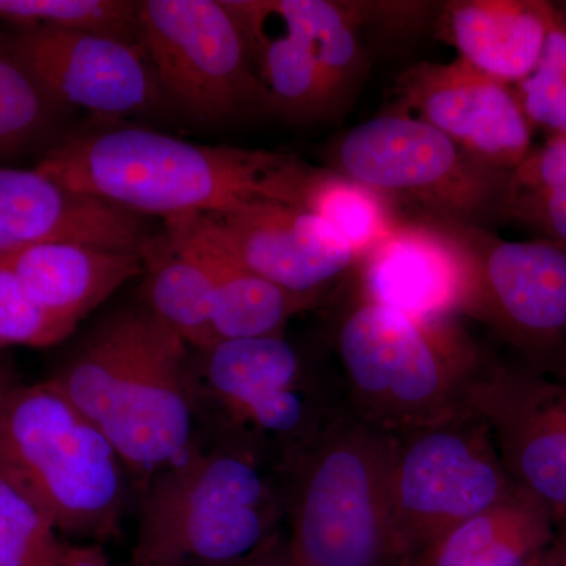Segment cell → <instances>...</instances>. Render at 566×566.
Here are the masks:
<instances>
[{
    "instance_id": "1",
    "label": "cell",
    "mask_w": 566,
    "mask_h": 566,
    "mask_svg": "<svg viewBox=\"0 0 566 566\" xmlns=\"http://www.w3.org/2000/svg\"><path fill=\"white\" fill-rule=\"evenodd\" d=\"M51 381L142 488L196 447L191 348L144 305L96 324Z\"/></svg>"
},
{
    "instance_id": "2",
    "label": "cell",
    "mask_w": 566,
    "mask_h": 566,
    "mask_svg": "<svg viewBox=\"0 0 566 566\" xmlns=\"http://www.w3.org/2000/svg\"><path fill=\"white\" fill-rule=\"evenodd\" d=\"M303 164L292 156L120 126L73 134L36 167L74 191L166 221L218 214L259 199L290 205Z\"/></svg>"
},
{
    "instance_id": "3",
    "label": "cell",
    "mask_w": 566,
    "mask_h": 566,
    "mask_svg": "<svg viewBox=\"0 0 566 566\" xmlns=\"http://www.w3.org/2000/svg\"><path fill=\"white\" fill-rule=\"evenodd\" d=\"M394 441L342 405L279 465L294 564L415 566L390 509Z\"/></svg>"
},
{
    "instance_id": "4",
    "label": "cell",
    "mask_w": 566,
    "mask_h": 566,
    "mask_svg": "<svg viewBox=\"0 0 566 566\" xmlns=\"http://www.w3.org/2000/svg\"><path fill=\"white\" fill-rule=\"evenodd\" d=\"M342 403L401 434L457 415L486 354L458 319L424 322L356 292L335 316Z\"/></svg>"
},
{
    "instance_id": "5",
    "label": "cell",
    "mask_w": 566,
    "mask_h": 566,
    "mask_svg": "<svg viewBox=\"0 0 566 566\" xmlns=\"http://www.w3.org/2000/svg\"><path fill=\"white\" fill-rule=\"evenodd\" d=\"M132 566H222L281 532L285 494L277 465L229 438L153 476L144 488Z\"/></svg>"
},
{
    "instance_id": "6",
    "label": "cell",
    "mask_w": 566,
    "mask_h": 566,
    "mask_svg": "<svg viewBox=\"0 0 566 566\" xmlns=\"http://www.w3.org/2000/svg\"><path fill=\"white\" fill-rule=\"evenodd\" d=\"M0 469L55 528L106 539L126 501V469L106 436L54 386L7 387Z\"/></svg>"
},
{
    "instance_id": "7",
    "label": "cell",
    "mask_w": 566,
    "mask_h": 566,
    "mask_svg": "<svg viewBox=\"0 0 566 566\" xmlns=\"http://www.w3.org/2000/svg\"><path fill=\"white\" fill-rule=\"evenodd\" d=\"M199 354L197 403L212 406L230 438L277 468L344 405L337 382L314 370L285 335L221 340Z\"/></svg>"
},
{
    "instance_id": "8",
    "label": "cell",
    "mask_w": 566,
    "mask_h": 566,
    "mask_svg": "<svg viewBox=\"0 0 566 566\" xmlns=\"http://www.w3.org/2000/svg\"><path fill=\"white\" fill-rule=\"evenodd\" d=\"M389 497L412 565L452 528L517 493L486 424L468 408L394 436Z\"/></svg>"
},
{
    "instance_id": "9",
    "label": "cell",
    "mask_w": 566,
    "mask_h": 566,
    "mask_svg": "<svg viewBox=\"0 0 566 566\" xmlns=\"http://www.w3.org/2000/svg\"><path fill=\"white\" fill-rule=\"evenodd\" d=\"M335 172L363 182L395 203L433 218L469 223L504 205L512 174L491 169L408 112L354 126L335 145Z\"/></svg>"
},
{
    "instance_id": "10",
    "label": "cell",
    "mask_w": 566,
    "mask_h": 566,
    "mask_svg": "<svg viewBox=\"0 0 566 566\" xmlns=\"http://www.w3.org/2000/svg\"><path fill=\"white\" fill-rule=\"evenodd\" d=\"M433 218V216H431ZM439 219L464 245V318L486 326L536 371L566 379V245L502 240L479 223Z\"/></svg>"
},
{
    "instance_id": "11",
    "label": "cell",
    "mask_w": 566,
    "mask_h": 566,
    "mask_svg": "<svg viewBox=\"0 0 566 566\" xmlns=\"http://www.w3.org/2000/svg\"><path fill=\"white\" fill-rule=\"evenodd\" d=\"M139 43L163 95L199 122L264 107L244 33L223 0L137 2Z\"/></svg>"
},
{
    "instance_id": "12",
    "label": "cell",
    "mask_w": 566,
    "mask_h": 566,
    "mask_svg": "<svg viewBox=\"0 0 566 566\" xmlns=\"http://www.w3.org/2000/svg\"><path fill=\"white\" fill-rule=\"evenodd\" d=\"M464 406L486 424L513 485L566 520V382L486 354Z\"/></svg>"
},
{
    "instance_id": "13",
    "label": "cell",
    "mask_w": 566,
    "mask_h": 566,
    "mask_svg": "<svg viewBox=\"0 0 566 566\" xmlns=\"http://www.w3.org/2000/svg\"><path fill=\"white\" fill-rule=\"evenodd\" d=\"M9 41L62 106L126 117L150 112L164 98L140 43L50 28H18Z\"/></svg>"
},
{
    "instance_id": "14",
    "label": "cell",
    "mask_w": 566,
    "mask_h": 566,
    "mask_svg": "<svg viewBox=\"0 0 566 566\" xmlns=\"http://www.w3.org/2000/svg\"><path fill=\"white\" fill-rule=\"evenodd\" d=\"M397 92L415 117L491 169L513 174L531 155V123L515 93L461 59L411 66Z\"/></svg>"
},
{
    "instance_id": "15",
    "label": "cell",
    "mask_w": 566,
    "mask_h": 566,
    "mask_svg": "<svg viewBox=\"0 0 566 566\" xmlns=\"http://www.w3.org/2000/svg\"><path fill=\"white\" fill-rule=\"evenodd\" d=\"M205 216L244 266L294 296L319 304L357 266L326 222L292 205L259 199Z\"/></svg>"
},
{
    "instance_id": "16",
    "label": "cell",
    "mask_w": 566,
    "mask_h": 566,
    "mask_svg": "<svg viewBox=\"0 0 566 566\" xmlns=\"http://www.w3.org/2000/svg\"><path fill=\"white\" fill-rule=\"evenodd\" d=\"M357 293L424 319H458L471 286V260L455 234L431 216L401 222L357 263Z\"/></svg>"
},
{
    "instance_id": "17",
    "label": "cell",
    "mask_w": 566,
    "mask_h": 566,
    "mask_svg": "<svg viewBox=\"0 0 566 566\" xmlns=\"http://www.w3.org/2000/svg\"><path fill=\"white\" fill-rule=\"evenodd\" d=\"M153 234L144 216L74 191L39 167L0 169V259L41 243L142 253Z\"/></svg>"
},
{
    "instance_id": "18",
    "label": "cell",
    "mask_w": 566,
    "mask_h": 566,
    "mask_svg": "<svg viewBox=\"0 0 566 566\" xmlns=\"http://www.w3.org/2000/svg\"><path fill=\"white\" fill-rule=\"evenodd\" d=\"M164 233L210 277L218 342L285 335L294 316L318 305L283 292L244 266L222 243L205 214L166 219Z\"/></svg>"
},
{
    "instance_id": "19",
    "label": "cell",
    "mask_w": 566,
    "mask_h": 566,
    "mask_svg": "<svg viewBox=\"0 0 566 566\" xmlns=\"http://www.w3.org/2000/svg\"><path fill=\"white\" fill-rule=\"evenodd\" d=\"M226 3L244 33L264 107L290 120L337 112L314 46L282 0Z\"/></svg>"
},
{
    "instance_id": "20",
    "label": "cell",
    "mask_w": 566,
    "mask_h": 566,
    "mask_svg": "<svg viewBox=\"0 0 566 566\" xmlns=\"http://www.w3.org/2000/svg\"><path fill=\"white\" fill-rule=\"evenodd\" d=\"M556 11L536 0H457L442 10V39L461 61L504 84H520L542 57Z\"/></svg>"
},
{
    "instance_id": "21",
    "label": "cell",
    "mask_w": 566,
    "mask_h": 566,
    "mask_svg": "<svg viewBox=\"0 0 566 566\" xmlns=\"http://www.w3.org/2000/svg\"><path fill=\"white\" fill-rule=\"evenodd\" d=\"M3 259L33 303L74 326L144 274L142 253L80 243L29 245Z\"/></svg>"
},
{
    "instance_id": "22",
    "label": "cell",
    "mask_w": 566,
    "mask_h": 566,
    "mask_svg": "<svg viewBox=\"0 0 566 566\" xmlns=\"http://www.w3.org/2000/svg\"><path fill=\"white\" fill-rule=\"evenodd\" d=\"M556 528L545 506L517 491L452 528L416 566H535L553 545Z\"/></svg>"
},
{
    "instance_id": "23",
    "label": "cell",
    "mask_w": 566,
    "mask_h": 566,
    "mask_svg": "<svg viewBox=\"0 0 566 566\" xmlns=\"http://www.w3.org/2000/svg\"><path fill=\"white\" fill-rule=\"evenodd\" d=\"M142 305L196 353L218 344L210 277L192 256L155 233L142 251Z\"/></svg>"
},
{
    "instance_id": "24",
    "label": "cell",
    "mask_w": 566,
    "mask_h": 566,
    "mask_svg": "<svg viewBox=\"0 0 566 566\" xmlns=\"http://www.w3.org/2000/svg\"><path fill=\"white\" fill-rule=\"evenodd\" d=\"M290 205L326 222L353 249L357 263L401 222L397 203L389 197L334 169L307 164Z\"/></svg>"
},
{
    "instance_id": "25",
    "label": "cell",
    "mask_w": 566,
    "mask_h": 566,
    "mask_svg": "<svg viewBox=\"0 0 566 566\" xmlns=\"http://www.w3.org/2000/svg\"><path fill=\"white\" fill-rule=\"evenodd\" d=\"M314 46L335 111L352 99L365 73L360 25L352 6L331 0H282Z\"/></svg>"
},
{
    "instance_id": "26",
    "label": "cell",
    "mask_w": 566,
    "mask_h": 566,
    "mask_svg": "<svg viewBox=\"0 0 566 566\" xmlns=\"http://www.w3.org/2000/svg\"><path fill=\"white\" fill-rule=\"evenodd\" d=\"M62 104L0 36V153L21 150L50 133Z\"/></svg>"
},
{
    "instance_id": "27",
    "label": "cell",
    "mask_w": 566,
    "mask_h": 566,
    "mask_svg": "<svg viewBox=\"0 0 566 566\" xmlns=\"http://www.w3.org/2000/svg\"><path fill=\"white\" fill-rule=\"evenodd\" d=\"M0 20L18 28L99 33L139 43L137 2L123 0H0Z\"/></svg>"
},
{
    "instance_id": "28",
    "label": "cell",
    "mask_w": 566,
    "mask_h": 566,
    "mask_svg": "<svg viewBox=\"0 0 566 566\" xmlns=\"http://www.w3.org/2000/svg\"><path fill=\"white\" fill-rule=\"evenodd\" d=\"M46 513L0 469V566H61L65 547Z\"/></svg>"
},
{
    "instance_id": "29",
    "label": "cell",
    "mask_w": 566,
    "mask_h": 566,
    "mask_svg": "<svg viewBox=\"0 0 566 566\" xmlns=\"http://www.w3.org/2000/svg\"><path fill=\"white\" fill-rule=\"evenodd\" d=\"M76 326L39 307L6 259H0V345L48 348L61 344Z\"/></svg>"
},
{
    "instance_id": "30",
    "label": "cell",
    "mask_w": 566,
    "mask_h": 566,
    "mask_svg": "<svg viewBox=\"0 0 566 566\" xmlns=\"http://www.w3.org/2000/svg\"><path fill=\"white\" fill-rule=\"evenodd\" d=\"M502 211L532 223L546 240L566 245V185L506 196Z\"/></svg>"
},
{
    "instance_id": "31",
    "label": "cell",
    "mask_w": 566,
    "mask_h": 566,
    "mask_svg": "<svg viewBox=\"0 0 566 566\" xmlns=\"http://www.w3.org/2000/svg\"><path fill=\"white\" fill-rule=\"evenodd\" d=\"M558 185H566V133L554 134L545 147L531 151L513 170L505 197Z\"/></svg>"
},
{
    "instance_id": "32",
    "label": "cell",
    "mask_w": 566,
    "mask_h": 566,
    "mask_svg": "<svg viewBox=\"0 0 566 566\" xmlns=\"http://www.w3.org/2000/svg\"><path fill=\"white\" fill-rule=\"evenodd\" d=\"M222 566H297L294 564L292 556L289 553L285 538L281 532L274 535L273 538L268 539L264 545L259 549L253 551L252 554L240 558V560L232 562L229 565Z\"/></svg>"
},
{
    "instance_id": "33",
    "label": "cell",
    "mask_w": 566,
    "mask_h": 566,
    "mask_svg": "<svg viewBox=\"0 0 566 566\" xmlns=\"http://www.w3.org/2000/svg\"><path fill=\"white\" fill-rule=\"evenodd\" d=\"M61 566H109L99 546L65 547Z\"/></svg>"
},
{
    "instance_id": "34",
    "label": "cell",
    "mask_w": 566,
    "mask_h": 566,
    "mask_svg": "<svg viewBox=\"0 0 566 566\" xmlns=\"http://www.w3.org/2000/svg\"><path fill=\"white\" fill-rule=\"evenodd\" d=\"M546 560L551 566H566V520L557 523L553 545L546 553Z\"/></svg>"
},
{
    "instance_id": "35",
    "label": "cell",
    "mask_w": 566,
    "mask_h": 566,
    "mask_svg": "<svg viewBox=\"0 0 566 566\" xmlns=\"http://www.w3.org/2000/svg\"><path fill=\"white\" fill-rule=\"evenodd\" d=\"M535 566H551L549 562L546 560V554L545 557H543Z\"/></svg>"
},
{
    "instance_id": "36",
    "label": "cell",
    "mask_w": 566,
    "mask_h": 566,
    "mask_svg": "<svg viewBox=\"0 0 566 566\" xmlns=\"http://www.w3.org/2000/svg\"><path fill=\"white\" fill-rule=\"evenodd\" d=\"M7 387L0 386V401H2L3 394H6Z\"/></svg>"
},
{
    "instance_id": "37",
    "label": "cell",
    "mask_w": 566,
    "mask_h": 566,
    "mask_svg": "<svg viewBox=\"0 0 566 566\" xmlns=\"http://www.w3.org/2000/svg\"><path fill=\"white\" fill-rule=\"evenodd\" d=\"M565 382H566V379H565Z\"/></svg>"
}]
</instances>
